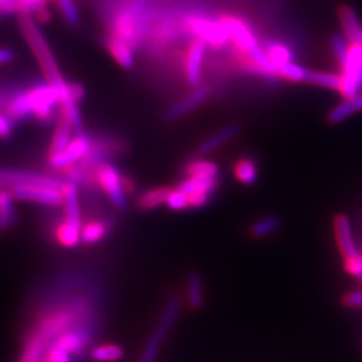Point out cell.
Returning a JSON list of instances; mask_svg holds the SVG:
<instances>
[{
    "instance_id": "obj_18",
    "label": "cell",
    "mask_w": 362,
    "mask_h": 362,
    "mask_svg": "<svg viewBox=\"0 0 362 362\" xmlns=\"http://www.w3.org/2000/svg\"><path fill=\"white\" fill-rule=\"evenodd\" d=\"M106 49L121 67L132 69L136 64L134 49L125 40L117 38L115 35H109L106 38Z\"/></svg>"
},
{
    "instance_id": "obj_35",
    "label": "cell",
    "mask_w": 362,
    "mask_h": 362,
    "mask_svg": "<svg viewBox=\"0 0 362 362\" xmlns=\"http://www.w3.org/2000/svg\"><path fill=\"white\" fill-rule=\"evenodd\" d=\"M167 207L172 211H184L189 208V202H188V194H185L179 187L173 188L169 191L168 197H167Z\"/></svg>"
},
{
    "instance_id": "obj_40",
    "label": "cell",
    "mask_w": 362,
    "mask_h": 362,
    "mask_svg": "<svg viewBox=\"0 0 362 362\" xmlns=\"http://www.w3.org/2000/svg\"><path fill=\"white\" fill-rule=\"evenodd\" d=\"M188 194V202H189V208H203L208 206V203L211 202L212 194L204 191H199V192H192Z\"/></svg>"
},
{
    "instance_id": "obj_7",
    "label": "cell",
    "mask_w": 362,
    "mask_h": 362,
    "mask_svg": "<svg viewBox=\"0 0 362 362\" xmlns=\"http://www.w3.org/2000/svg\"><path fill=\"white\" fill-rule=\"evenodd\" d=\"M13 199L18 202H31L49 207L62 206V188L43 184H21L10 188Z\"/></svg>"
},
{
    "instance_id": "obj_6",
    "label": "cell",
    "mask_w": 362,
    "mask_h": 362,
    "mask_svg": "<svg viewBox=\"0 0 362 362\" xmlns=\"http://www.w3.org/2000/svg\"><path fill=\"white\" fill-rule=\"evenodd\" d=\"M184 28L192 34L194 38L204 40L211 47H221L230 40L228 31L220 19L215 21L203 15H191L185 18Z\"/></svg>"
},
{
    "instance_id": "obj_20",
    "label": "cell",
    "mask_w": 362,
    "mask_h": 362,
    "mask_svg": "<svg viewBox=\"0 0 362 362\" xmlns=\"http://www.w3.org/2000/svg\"><path fill=\"white\" fill-rule=\"evenodd\" d=\"M238 134H239L238 125H227V127L218 130L216 133L211 134L208 139L200 144L197 148V153L200 156L209 155V153L218 151L228 141L233 140Z\"/></svg>"
},
{
    "instance_id": "obj_23",
    "label": "cell",
    "mask_w": 362,
    "mask_h": 362,
    "mask_svg": "<svg viewBox=\"0 0 362 362\" xmlns=\"http://www.w3.org/2000/svg\"><path fill=\"white\" fill-rule=\"evenodd\" d=\"M185 296L188 305L194 310H199L204 306V285L199 272H191L188 274L185 282Z\"/></svg>"
},
{
    "instance_id": "obj_43",
    "label": "cell",
    "mask_w": 362,
    "mask_h": 362,
    "mask_svg": "<svg viewBox=\"0 0 362 362\" xmlns=\"http://www.w3.org/2000/svg\"><path fill=\"white\" fill-rule=\"evenodd\" d=\"M344 305L350 309H362V290L348 293L344 297Z\"/></svg>"
},
{
    "instance_id": "obj_13",
    "label": "cell",
    "mask_w": 362,
    "mask_h": 362,
    "mask_svg": "<svg viewBox=\"0 0 362 362\" xmlns=\"http://www.w3.org/2000/svg\"><path fill=\"white\" fill-rule=\"evenodd\" d=\"M211 94V88L208 85H199L194 88V90L188 93L185 97H182L180 101L172 105L165 113V121L172 122L179 118L189 115L196 107L203 104Z\"/></svg>"
},
{
    "instance_id": "obj_22",
    "label": "cell",
    "mask_w": 362,
    "mask_h": 362,
    "mask_svg": "<svg viewBox=\"0 0 362 362\" xmlns=\"http://www.w3.org/2000/svg\"><path fill=\"white\" fill-rule=\"evenodd\" d=\"M13 194L8 188L0 187V233H7L18 223Z\"/></svg>"
},
{
    "instance_id": "obj_8",
    "label": "cell",
    "mask_w": 362,
    "mask_h": 362,
    "mask_svg": "<svg viewBox=\"0 0 362 362\" xmlns=\"http://www.w3.org/2000/svg\"><path fill=\"white\" fill-rule=\"evenodd\" d=\"M28 101L33 109V116L42 122L52 118L55 109L59 106L58 93L49 82L37 83L26 90Z\"/></svg>"
},
{
    "instance_id": "obj_5",
    "label": "cell",
    "mask_w": 362,
    "mask_h": 362,
    "mask_svg": "<svg viewBox=\"0 0 362 362\" xmlns=\"http://www.w3.org/2000/svg\"><path fill=\"white\" fill-rule=\"evenodd\" d=\"M91 184L104 192L110 203L119 211L127 208V194L122 187V173L110 163H101L93 170Z\"/></svg>"
},
{
    "instance_id": "obj_1",
    "label": "cell",
    "mask_w": 362,
    "mask_h": 362,
    "mask_svg": "<svg viewBox=\"0 0 362 362\" xmlns=\"http://www.w3.org/2000/svg\"><path fill=\"white\" fill-rule=\"evenodd\" d=\"M78 332L93 344L100 330V308L94 297L64 298L37 315L19 362H40L52 344L67 332Z\"/></svg>"
},
{
    "instance_id": "obj_19",
    "label": "cell",
    "mask_w": 362,
    "mask_h": 362,
    "mask_svg": "<svg viewBox=\"0 0 362 362\" xmlns=\"http://www.w3.org/2000/svg\"><path fill=\"white\" fill-rule=\"evenodd\" d=\"M62 207L65 211V220L82 227L77 185L70 181H65L62 185Z\"/></svg>"
},
{
    "instance_id": "obj_10",
    "label": "cell",
    "mask_w": 362,
    "mask_h": 362,
    "mask_svg": "<svg viewBox=\"0 0 362 362\" xmlns=\"http://www.w3.org/2000/svg\"><path fill=\"white\" fill-rule=\"evenodd\" d=\"M207 52V43L202 39L194 38L188 45L184 57V77L189 86L196 88L203 81V64Z\"/></svg>"
},
{
    "instance_id": "obj_34",
    "label": "cell",
    "mask_w": 362,
    "mask_h": 362,
    "mask_svg": "<svg viewBox=\"0 0 362 362\" xmlns=\"http://www.w3.org/2000/svg\"><path fill=\"white\" fill-rule=\"evenodd\" d=\"M306 71H308V69H305V67H302L298 64H294L293 61L278 67L279 77L285 78V79L291 81V82H305Z\"/></svg>"
},
{
    "instance_id": "obj_25",
    "label": "cell",
    "mask_w": 362,
    "mask_h": 362,
    "mask_svg": "<svg viewBox=\"0 0 362 362\" xmlns=\"http://www.w3.org/2000/svg\"><path fill=\"white\" fill-rule=\"evenodd\" d=\"M112 230V224L107 220H91L81 228V240L85 245H95L104 240Z\"/></svg>"
},
{
    "instance_id": "obj_44",
    "label": "cell",
    "mask_w": 362,
    "mask_h": 362,
    "mask_svg": "<svg viewBox=\"0 0 362 362\" xmlns=\"http://www.w3.org/2000/svg\"><path fill=\"white\" fill-rule=\"evenodd\" d=\"M0 13H19L18 0H0Z\"/></svg>"
},
{
    "instance_id": "obj_46",
    "label": "cell",
    "mask_w": 362,
    "mask_h": 362,
    "mask_svg": "<svg viewBox=\"0 0 362 362\" xmlns=\"http://www.w3.org/2000/svg\"><path fill=\"white\" fill-rule=\"evenodd\" d=\"M13 59V52L10 49L0 47V65H7Z\"/></svg>"
},
{
    "instance_id": "obj_30",
    "label": "cell",
    "mask_w": 362,
    "mask_h": 362,
    "mask_svg": "<svg viewBox=\"0 0 362 362\" xmlns=\"http://www.w3.org/2000/svg\"><path fill=\"white\" fill-rule=\"evenodd\" d=\"M235 177L245 185H254L258 181V167L251 158H240L233 168Z\"/></svg>"
},
{
    "instance_id": "obj_29",
    "label": "cell",
    "mask_w": 362,
    "mask_h": 362,
    "mask_svg": "<svg viewBox=\"0 0 362 362\" xmlns=\"http://www.w3.org/2000/svg\"><path fill=\"white\" fill-rule=\"evenodd\" d=\"M125 350L117 344H105L89 351V357L95 362H116L122 360Z\"/></svg>"
},
{
    "instance_id": "obj_21",
    "label": "cell",
    "mask_w": 362,
    "mask_h": 362,
    "mask_svg": "<svg viewBox=\"0 0 362 362\" xmlns=\"http://www.w3.org/2000/svg\"><path fill=\"white\" fill-rule=\"evenodd\" d=\"M358 112H362V93L345 98V101L334 106L327 115V121L332 125H338Z\"/></svg>"
},
{
    "instance_id": "obj_3",
    "label": "cell",
    "mask_w": 362,
    "mask_h": 362,
    "mask_svg": "<svg viewBox=\"0 0 362 362\" xmlns=\"http://www.w3.org/2000/svg\"><path fill=\"white\" fill-rule=\"evenodd\" d=\"M145 23L146 19L143 4L140 1H133L132 4H125L115 13L110 23V35L125 40L136 49L145 33Z\"/></svg>"
},
{
    "instance_id": "obj_2",
    "label": "cell",
    "mask_w": 362,
    "mask_h": 362,
    "mask_svg": "<svg viewBox=\"0 0 362 362\" xmlns=\"http://www.w3.org/2000/svg\"><path fill=\"white\" fill-rule=\"evenodd\" d=\"M19 25H21V31L26 39L27 45L30 46L40 70L45 74L46 82H49L52 86H54V89L58 93L59 104H66V103L78 104L85 95L83 86L79 83H69L64 79V76L57 64V59L50 49V45L46 37L43 35L42 30L39 28L38 22L34 19L33 15L22 13L19 18Z\"/></svg>"
},
{
    "instance_id": "obj_15",
    "label": "cell",
    "mask_w": 362,
    "mask_h": 362,
    "mask_svg": "<svg viewBox=\"0 0 362 362\" xmlns=\"http://www.w3.org/2000/svg\"><path fill=\"white\" fill-rule=\"evenodd\" d=\"M3 110L7 116L10 117L13 122H23L30 119L31 117H34L26 90L16 91L13 95H10L6 101Z\"/></svg>"
},
{
    "instance_id": "obj_28",
    "label": "cell",
    "mask_w": 362,
    "mask_h": 362,
    "mask_svg": "<svg viewBox=\"0 0 362 362\" xmlns=\"http://www.w3.org/2000/svg\"><path fill=\"white\" fill-rule=\"evenodd\" d=\"M305 82L306 83H311V85H315V86L326 88V89H330V90L339 91V88H341V74L308 70Z\"/></svg>"
},
{
    "instance_id": "obj_24",
    "label": "cell",
    "mask_w": 362,
    "mask_h": 362,
    "mask_svg": "<svg viewBox=\"0 0 362 362\" xmlns=\"http://www.w3.org/2000/svg\"><path fill=\"white\" fill-rule=\"evenodd\" d=\"M219 172L218 164L206 158H194L184 167V173L187 177L219 179Z\"/></svg>"
},
{
    "instance_id": "obj_4",
    "label": "cell",
    "mask_w": 362,
    "mask_h": 362,
    "mask_svg": "<svg viewBox=\"0 0 362 362\" xmlns=\"http://www.w3.org/2000/svg\"><path fill=\"white\" fill-rule=\"evenodd\" d=\"M181 310V299L177 296L169 298L164 310L160 315V320L155 326L153 332L151 333V337L148 338V342L144 348L143 353L140 356L139 362H155L157 353L160 351V348L163 346V342L168 336L170 329L173 327L175 322L179 318V314Z\"/></svg>"
},
{
    "instance_id": "obj_42",
    "label": "cell",
    "mask_w": 362,
    "mask_h": 362,
    "mask_svg": "<svg viewBox=\"0 0 362 362\" xmlns=\"http://www.w3.org/2000/svg\"><path fill=\"white\" fill-rule=\"evenodd\" d=\"M13 122L6 113L0 112V139L6 140L13 136Z\"/></svg>"
},
{
    "instance_id": "obj_31",
    "label": "cell",
    "mask_w": 362,
    "mask_h": 362,
    "mask_svg": "<svg viewBox=\"0 0 362 362\" xmlns=\"http://www.w3.org/2000/svg\"><path fill=\"white\" fill-rule=\"evenodd\" d=\"M219 185V179H203V177H187L179 182V188L185 194L204 191L214 194Z\"/></svg>"
},
{
    "instance_id": "obj_33",
    "label": "cell",
    "mask_w": 362,
    "mask_h": 362,
    "mask_svg": "<svg viewBox=\"0 0 362 362\" xmlns=\"http://www.w3.org/2000/svg\"><path fill=\"white\" fill-rule=\"evenodd\" d=\"M281 228V220L275 216H269L260 219L251 226V235L255 238H266L272 233H276Z\"/></svg>"
},
{
    "instance_id": "obj_11",
    "label": "cell",
    "mask_w": 362,
    "mask_h": 362,
    "mask_svg": "<svg viewBox=\"0 0 362 362\" xmlns=\"http://www.w3.org/2000/svg\"><path fill=\"white\" fill-rule=\"evenodd\" d=\"M64 182L65 181L54 176L39 175V173L19 170V169L0 168V187L8 188V189L21 184H43V185L62 188Z\"/></svg>"
},
{
    "instance_id": "obj_12",
    "label": "cell",
    "mask_w": 362,
    "mask_h": 362,
    "mask_svg": "<svg viewBox=\"0 0 362 362\" xmlns=\"http://www.w3.org/2000/svg\"><path fill=\"white\" fill-rule=\"evenodd\" d=\"M220 22L224 25L228 31L230 39L235 43V46L242 52H250L259 46L257 39L254 37L251 28L246 23L233 16V15H223Z\"/></svg>"
},
{
    "instance_id": "obj_16",
    "label": "cell",
    "mask_w": 362,
    "mask_h": 362,
    "mask_svg": "<svg viewBox=\"0 0 362 362\" xmlns=\"http://www.w3.org/2000/svg\"><path fill=\"white\" fill-rule=\"evenodd\" d=\"M338 18L344 34L349 43H361L362 45V23L353 7L344 4L338 8Z\"/></svg>"
},
{
    "instance_id": "obj_32",
    "label": "cell",
    "mask_w": 362,
    "mask_h": 362,
    "mask_svg": "<svg viewBox=\"0 0 362 362\" xmlns=\"http://www.w3.org/2000/svg\"><path fill=\"white\" fill-rule=\"evenodd\" d=\"M264 52H267L269 58L272 59V64L276 66V69L279 66L285 65L287 62H291L293 61V55L290 50L281 45V43H276V42H272L269 43L266 47H264Z\"/></svg>"
},
{
    "instance_id": "obj_41",
    "label": "cell",
    "mask_w": 362,
    "mask_h": 362,
    "mask_svg": "<svg viewBox=\"0 0 362 362\" xmlns=\"http://www.w3.org/2000/svg\"><path fill=\"white\" fill-rule=\"evenodd\" d=\"M345 270L350 275L362 281V255H358L357 258L345 260Z\"/></svg>"
},
{
    "instance_id": "obj_26",
    "label": "cell",
    "mask_w": 362,
    "mask_h": 362,
    "mask_svg": "<svg viewBox=\"0 0 362 362\" xmlns=\"http://www.w3.org/2000/svg\"><path fill=\"white\" fill-rule=\"evenodd\" d=\"M170 188L168 187H157L152 188L149 191H145L137 197L136 207L140 211H153L156 208L161 207L163 204L167 203Z\"/></svg>"
},
{
    "instance_id": "obj_27",
    "label": "cell",
    "mask_w": 362,
    "mask_h": 362,
    "mask_svg": "<svg viewBox=\"0 0 362 362\" xmlns=\"http://www.w3.org/2000/svg\"><path fill=\"white\" fill-rule=\"evenodd\" d=\"M81 226L73 224L70 221H62L57 230H55V239L61 246L66 248H73L77 247L82 240H81Z\"/></svg>"
},
{
    "instance_id": "obj_37",
    "label": "cell",
    "mask_w": 362,
    "mask_h": 362,
    "mask_svg": "<svg viewBox=\"0 0 362 362\" xmlns=\"http://www.w3.org/2000/svg\"><path fill=\"white\" fill-rule=\"evenodd\" d=\"M58 8L61 13L64 15L66 22L70 26H78L79 25V13H78L77 6L74 0H57Z\"/></svg>"
},
{
    "instance_id": "obj_38",
    "label": "cell",
    "mask_w": 362,
    "mask_h": 362,
    "mask_svg": "<svg viewBox=\"0 0 362 362\" xmlns=\"http://www.w3.org/2000/svg\"><path fill=\"white\" fill-rule=\"evenodd\" d=\"M45 361L47 362H73L71 354L66 351L64 348L58 345H52L46 354H45Z\"/></svg>"
},
{
    "instance_id": "obj_45",
    "label": "cell",
    "mask_w": 362,
    "mask_h": 362,
    "mask_svg": "<svg viewBox=\"0 0 362 362\" xmlns=\"http://www.w3.org/2000/svg\"><path fill=\"white\" fill-rule=\"evenodd\" d=\"M50 18H52V15L49 13L47 7H43V8H40L37 13H34V19L37 22H40V23H47L50 21Z\"/></svg>"
},
{
    "instance_id": "obj_36",
    "label": "cell",
    "mask_w": 362,
    "mask_h": 362,
    "mask_svg": "<svg viewBox=\"0 0 362 362\" xmlns=\"http://www.w3.org/2000/svg\"><path fill=\"white\" fill-rule=\"evenodd\" d=\"M330 45H332V49H333V52L336 55L338 65H342L346 61L348 54H349V40L346 39V37H342L339 34H336V35H333L332 39H330Z\"/></svg>"
},
{
    "instance_id": "obj_39",
    "label": "cell",
    "mask_w": 362,
    "mask_h": 362,
    "mask_svg": "<svg viewBox=\"0 0 362 362\" xmlns=\"http://www.w3.org/2000/svg\"><path fill=\"white\" fill-rule=\"evenodd\" d=\"M50 0H18L19 4V13H35L40 8L47 6Z\"/></svg>"
},
{
    "instance_id": "obj_17",
    "label": "cell",
    "mask_w": 362,
    "mask_h": 362,
    "mask_svg": "<svg viewBox=\"0 0 362 362\" xmlns=\"http://www.w3.org/2000/svg\"><path fill=\"white\" fill-rule=\"evenodd\" d=\"M74 133H76V130L73 128V125L70 124V121L59 112L57 127L54 130L52 143H50V148H49V157L64 152L66 146L73 140Z\"/></svg>"
},
{
    "instance_id": "obj_14",
    "label": "cell",
    "mask_w": 362,
    "mask_h": 362,
    "mask_svg": "<svg viewBox=\"0 0 362 362\" xmlns=\"http://www.w3.org/2000/svg\"><path fill=\"white\" fill-rule=\"evenodd\" d=\"M334 233H336L337 245L344 255L345 260L357 258L360 255L357 246L353 239V233H351V224L346 215L339 214L337 215L334 219Z\"/></svg>"
},
{
    "instance_id": "obj_47",
    "label": "cell",
    "mask_w": 362,
    "mask_h": 362,
    "mask_svg": "<svg viewBox=\"0 0 362 362\" xmlns=\"http://www.w3.org/2000/svg\"><path fill=\"white\" fill-rule=\"evenodd\" d=\"M45 362H47V361H45Z\"/></svg>"
},
{
    "instance_id": "obj_9",
    "label": "cell",
    "mask_w": 362,
    "mask_h": 362,
    "mask_svg": "<svg viewBox=\"0 0 362 362\" xmlns=\"http://www.w3.org/2000/svg\"><path fill=\"white\" fill-rule=\"evenodd\" d=\"M91 148H93V139H90L88 134H85L83 132H79L74 134L73 140L66 146L64 152L49 157V164L52 168L62 170L67 168L69 165L85 158L89 155Z\"/></svg>"
}]
</instances>
